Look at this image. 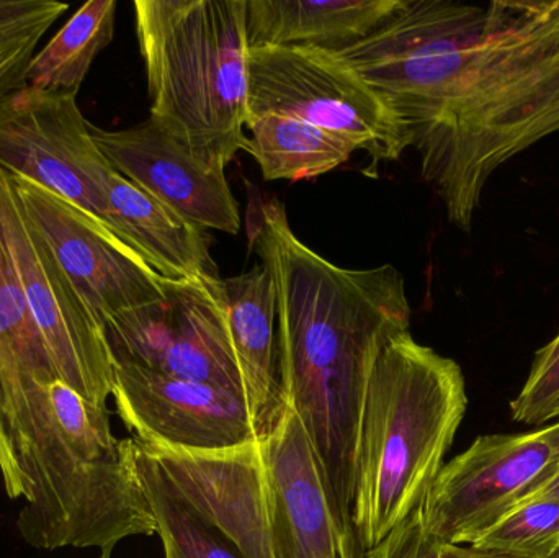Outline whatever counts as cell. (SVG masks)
Wrapping results in <instances>:
<instances>
[{"label":"cell","mask_w":559,"mask_h":558,"mask_svg":"<svg viewBox=\"0 0 559 558\" xmlns=\"http://www.w3.org/2000/svg\"><path fill=\"white\" fill-rule=\"evenodd\" d=\"M331 52L411 128L420 174L462 231L492 174L559 131V0H403Z\"/></svg>","instance_id":"obj_1"},{"label":"cell","mask_w":559,"mask_h":558,"mask_svg":"<svg viewBox=\"0 0 559 558\" xmlns=\"http://www.w3.org/2000/svg\"><path fill=\"white\" fill-rule=\"evenodd\" d=\"M248 239L274 281L283 396L314 449L345 546L361 558L352 526L358 432L381 351L411 331L406 284L393 264H332L299 241L277 199L251 202Z\"/></svg>","instance_id":"obj_2"},{"label":"cell","mask_w":559,"mask_h":558,"mask_svg":"<svg viewBox=\"0 0 559 558\" xmlns=\"http://www.w3.org/2000/svg\"><path fill=\"white\" fill-rule=\"evenodd\" d=\"M134 442L246 558H352L314 449L288 405L271 431L231 449Z\"/></svg>","instance_id":"obj_3"},{"label":"cell","mask_w":559,"mask_h":558,"mask_svg":"<svg viewBox=\"0 0 559 558\" xmlns=\"http://www.w3.org/2000/svg\"><path fill=\"white\" fill-rule=\"evenodd\" d=\"M468 408L462 367L404 333L371 372L358 432L352 526L361 550L420 508Z\"/></svg>","instance_id":"obj_4"},{"label":"cell","mask_w":559,"mask_h":558,"mask_svg":"<svg viewBox=\"0 0 559 558\" xmlns=\"http://www.w3.org/2000/svg\"><path fill=\"white\" fill-rule=\"evenodd\" d=\"M150 117L228 166L248 146L246 0H136Z\"/></svg>","instance_id":"obj_5"},{"label":"cell","mask_w":559,"mask_h":558,"mask_svg":"<svg viewBox=\"0 0 559 558\" xmlns=\"http://www.w3.org/2000/svg\"><path fill=\"white\" fill-rule=\"evenodd\" d=\"M298 118L347 140L373 169L413 146L411 128L329 49L264 46L248 51V120ZM246 120V121H248Z\"/></svg>","instance_id":"obj_6"},{"label":"cell","mask_w":559,"mask_h":558,"mask_svg":"<svg viewBox=\"0 0 559 558\" xmlns=\"http://www.w3.org/2000/svg\"><path fill=\"white\" fill-rule=\"evenodd\" d=\"M0 239L59 379L92 405L107 406L115 366L104 324L69 281L23 212L0 169Z\"/></svg>","instance_id":"obj_7"},{"label":"cell","mask_w":559,"mask_h":558,"mask_svg":"<svg viewBox=\"0 0 559 558\" xmlns=\"http://www.w3.org/2000/svg\"><path fill=\"white\" fill-rule=\"evenodd\" d=\"M164 292L160 300L104 324L114 363L210 383L245 399L223 278H166Z\"/></svg>","instance_id":"obj_8"},{"label":"cell","mask_w":559,"mask_h":558,"mask_svg":"<svg viewBox=\"0 0 559 558\" xmlns=\"http://www.w3.org/2000/svg\"><path fill=\"white\" fill-rule=\"evenodd\" d=\"M559 474V422L521 435L479 436L443 464L420 504L442 544L472 546L512 508Z\"/></svg>","instance_id":"obj_9"},{"label":"cell","mask_w":559,"mask_h":558,"mask_svg":"<svg viewBox=\"0 0 559 558\" xmlns=\"http://www.w3.org/2000/svg\"><path fill=\"white\" fill-rule=\"evenodd\" d=\"M0 169L51 190L105 225L115 170L75 92L25 85L0 102Z\"/></svg>","instance_id":"obj_10"},{"label":"cell","mask_w":559,"mask_h":558,"mask_svg":"<svg viewBox=\"0 0 559 558\" xmlns=\"http://www.w3.org/2000/svg\"><path fill=\"white\" fill-rule=\"evenodd\" d=\"M9 177L23 212L102 324L164 297L166 277L100 219L45 187Z\"/></svg>","instance_id":"obj_11"},{"label":"cell","mask_w":559,"mask_h":558,"mask_svg":"<svg viewBox=\"0 0 559 558\" xmlns=\"http://www.w3.org/2000/svg\"><path fill=\"white\" fill-rule=\"evenodd\" d=\"M55 380L61 379L0 239V477L10 500L28 498L29 455L55 431Z\"/></svg>","instance_id":"obj_12"},{"label":"cell","mask_w":559,"mask_h":558,"mask_svg":"<svg viewBox=\"0 0 559 558\" xmlns=\"http://www.w3.org/2000/svg\"><path fill=\"white\" fill-rule=\"evenodd\" d=\"M118 416L143 444L222 451L258 438L245 399L210 383L114 363Z\"/></svg>","instance_id":"obj_13"},{"label":"cell","mask_w":559,"mask_h":558,"mask_svg":"<svg viewBox=\"0 0 559 558\" xmlns=\"http://www.w3.org/2000/svg\"><path fill=\"white\" fill-rule=\"evenodd\" d=\"M91 131L115 173L200 228L238 235L241 212L225 164L200 156L153 117L123 130L91 124Z\"/></svg>","instance_id":"obj_14"},{"label":"cell","mask_w":559,"mask_h":558,"mask_svg":"<svg viewBox=\"0 0 559 558\" xmlns=\"http://www.w3.org/2000/svg\"><path fill=\"white\" fill-rule=\"evenodd\" d=\"M233 347L246 405L258 436L271 431L286 409L278 379L277 298L264 265L223 278Z\"/></svg>","instance_id":"obj_15"},{"label":"cell","mask_w":559,"mask_h":558,"mask_svg":"<svg viewBox=\"0 0 559 558\" xmlns=\"http://www.w3.org/2000/svg\"><path fill=\"white\" fill-rule=\"evenodd\" d=\"M105 225L136 249L163 277H218L205 229L118 173L111 174Z\"/></svg>","instance_id":"obj_16"},{"label":"cell","mask_w":559,"mask_h":558,"mask_svg":"<svg viewBox=\"0 0 559 558\" xmlns=\"http://www.w3.org/2000/svg\"><path fill=\"white\" fill-rule=\"evenodd\" d=\"M403 0H246L249 48L309 46L334 51L370 35Z\"/></svg>","instance_id":"obj_17"},{"label":"cell","mask_w":559,"mask_h":558,"mask_svg":"<svg viewBox=\"0 0 559 558\" xmlns=\"http://www.w3.org/2000/svg\"><path fill=\"white\" fill-rule=\"evenodd\" d=\"M246 151L254 156L265 180H311L350 159L355 147L344 138L298 118L265 114L249 118Z\"/></svg>","instance_id":"obj_18"},{"label":"cell","mask_w":559,"mask_h":558,"mask_svg":"<svg viewBox=\"0 0 559 558\" xmlns=\"http://www.w3.org/2000/svg\"><path fill=\"white\" fill-rule=\"evenodd\" d=\"M115 0H88L33 56L26 85L45 91L75 92L115 33Z\"/></svg>","instance_id":"obj_19"},{"label":"cell","mask_w":559,"mask_h":558,"mask_svg":"<svg viewBox=\"0 0 559 558\" xmlns=\"http://www.w3.org/2000/svg\"><path fill=\"white\" fill-rule=\"evenodd\" d=\"M138 465L157 523L164 558H246L215 526L192 510L159 465L138 448Z\"/></svg>","instance_id":"obj_20"},{"label":"cell","mask_w":559,"mask_h":558,"mask_svg":"<svg viewBox=\"0 0 559 558\" xmlns=\"http://www.w3.org/2000/svg\"><path fill=\"white\" fill-rule=\"evenodd\" d=\"M68 9L55 0H0V102L25 87L39 41Z\"/></svg>","instance_id":"obj_21"},{"label":"cell","mask_w":559,"mask_h":558,"mask_svg":"<svg viewBox=\"0 0 559 558\" xmlns=\"http://www.w3.org/2000/svg\"><path fill=\"white\" fill-rule=\"evenodd\" d=\"M559 546V501L528 498L481 534L472 547L506 558H547Z\"/></svg>","instance_id":"obj_22"},{"label":"cell","mask_w":559,"mask_h":558,"mask_svg":"<svg viewBox=\"0 0 559 558\" xmlns=\"http://www.w3.org/2000/svg\"><path fill=\"white\" fill-rule=\"evenodd\" d=\"M511 416L527 426L559 419V334L535 354L527 382L512 400Z\"/></svg>","instance_id":"obj_23"},{"label":"cell","mask_w":559,"mask_h":558,"mask_svg":"<svg viewBox=\"0 0 559 558\" xmlns=\"http://www.w3.org/2000/svg\"><path fill=\"white\" fill-rule=\"evenodd\" d=\"M442 543L424 526L420 508L397 524L380 544L365 550L361 558H439Z\"/></svg>","instance_id":"obj_24"},{"label":"cell","mask_w":559,"mask_h":558,"mask_svg":"<svg viewBox=\"0 0 559 558\" xmlns=\"http://www.w3.org/2000/svg\"><path fill=\"white\" fill-rule=\"evenodd\" d=\"M439 558H506L495 554L481 553L475 547L456 546V544H442Z\"/></svg>","instance_id":"obj_25"},{"label":"cell","mask_w":559,"mask_h":558,"mask_svg":"<svg viewBox=\"0 0 559 558\" xmlns=\"http://www.w3.org/2000/svg\"><path fill=\"white\" fill-rule=\"evenodd\" d=\"M537 497L551 498V500L559 501V474L557 475V477L551 478V480L548 482V484H545L544 487L538 488V490L535 491V494H532L531 497L528 498Z\"/></svg>","instance_id":"obj_26"},{"label":"cell","mask_w":559,"mask_h":558,"mask_svg":"<svg viewBox=\"0 0 559 558\" xmlns=\"http://www.w3.org/2000/svg\"><path fill=\"white\" fill-rule=\"evenodd\" d=\"M547 558H559V546H558V549L555 550V553L551 554V556H548Z\"/></svg>","instance_id":"obj_27"}]
</instances>
